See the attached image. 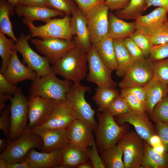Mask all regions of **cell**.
I'll return each instance as SVG.
<instances>
[{"label": "cell", "mask_w": 168, "mask_h": 168, "mask_svg": "<svg viewBox=\"0 0 168 168\" xmlns=\"http://www.w3.org/2000/svg\"><path fill=\"white\" fill-rule=\"evenodd\" d=\"M87 64V53L76 45L51 67L55 74L74 84H79L86 77Z\"/></svg>", "instance_id": "6da1fadb"}, {"label": "cell", "mask_w": 168, "mask_h": 168, "mask_svg": "<svg viewBox=\"0 0 168 168\" xmlns=\"http://www.w3.org/2000/svg\"><path fill=\"white\" fill-rule=\"evenodd\" d=\"M98 124L94 131L97 147L101 154L117 144L121 137L129 131V126L126 123L118 124L107 109L98 114Z\"/></svg>", "instance_id": "7a4b0ae2"}, {"label": "cell", "mask_w": 168, "mask_h": 168, "mask_svg": "<svg viewBox=\"0 0 168 168\" xmlns=\"http://www.w3.org/2000/svg\"><path fill=\"white\" fill-rule=\"evenodd\" d=\"M71 85V82L58 78L53 72L32 81L29 91V97L37 96L57 101H66Z\"/></svg>", "instance_id": "3957f363"}, {"label": "cell", "mask_w": 168, "mask_h": 168, "mask_svg": "<svg viewBox=\"0 0 168 168\" xmlns=\"http://www.w3.org/2000/svg\"><path fill=\"white\" fill-rule=\"evenodd\" d=\"M43 145L41 138L32 133L27 125L18 138L13 141L9 140L7 147L0 154V157L10 163L21 162L26 160L31 149L42 150Z\"/></svg>", "instance_id": "277c9868"}, {"label": "cell", "mask_w": 168, "mask_h": 168, "mask_svg": "<svg viewBox=\"0 0 168 168\" xmlns=\"http://www.w3.org/2000/svg\"><path fill=\"white\" fill-rule=\"evenodd\" d=\"M10 125L8 139L13 141L18 138L27 127L28 119V99L18 87L16 92L10 96Z\"/></svg>", "instance_id": "5b68a950"}, {"label": "cell", "mask_w": 168, "mask_h": 168, "mask_svg": "<svg viewBox=\"0 0 168 168\" xmlns=\"http://www.w3.org/2000/svg\"><path fill=\"white\" fill-rule=\"evenodd\" d=\"M90 91L87 86L72 84L67 93L66 98L71 105L76 119L84 121L89 123L94 131L97 124L95 120V111L85 98V94Z\"/></svg>", "instance_id": "8992f818"}, {"label": "cell", "mask_w": 168, "mask_h": 168, "mask_svg": "<svg viewBox=\"0 0 168 168\" xmlns=\"http://www.w3.org/2000/svg\"><path fill=\"white\" fill-rule=\"evenodd\" d=\"M144 141L133 131L125 133L118 141L122 149L125 168H141L144 153Z\"/></svg>", "instance_id": "52a82bcc"}, {"label": "cell", "mask_w": 168, "mask_h": 168, "mask_svg": "<svg viewBox=\"0 0 168 168\" xmlns=\"http://www.w3.org/2000/svg\"><path fill=\"white\" fill-rule=\"evenodd\" d=\"M31 38L30 34L26 35L22 32L17 38V41L15 43L14 49L22 56L23 63L35 71L38 77L53 72L48 59L39 55L30 47L28 40Z\"/></svg>", "instance_id": "ba28073f"}, {"label": "cell", "mask_w": 168, "mask_h": 168, "mask_svg": "<svg viewBox=\"0 0 168 168\" xmlns=\"http://www.w3.org/2000/svg\"><path fill=\"white\" fill-rule=\"evenodd\" d=\"M70 15H65L61 18L51 19L45 25L36 26L30 23L27 26L31 38L38 37L41 39L57 38L66 40H73L70 22Z\"/></svg>", "instance_id": "9c48e42d"}, {"label": "cell", "mask_w": 168, "mask_h": 168, "mask_svg": "<svg viewBox=\"0 0 168 168\" xmlns=\"http://www.w3.org/2000/svg\"><path fill=\"white\" fill-rule=\"evenodd\" d=\"M109 10L108 7L103 2L84 13L92 44L107 36Z\"/></svg>", "instance_id": "30bf717a"}, {"label": "cell", "mask_w": 168, "mask_h": 168, "mask_svg": "<svg viewBox=\"0 0 168 168\" xmlns=\"http://www.w3.org/2000/svg\"><path fill=\"white\" fill-rule=\"evenodd\" d=\"M87 80L96 84L97 87L115 88L117 84L112 77L113 71L103 62L93 45L87 53Z\"/></svg>", "instance_id": "8fae6325"}, {"label": "cell", "mask_w": 168, "mask_h": 168, "mask_svg": "<svg viewBox=\"0 0 168 168\" xmlns=\"http://www.w3.org/2000/svg\"><path fill=\"white\" fill-rule=\"evenodd\" d=\"M30 41L52 65L76 45L73 40L57 38L30 39Z\"/></svg>", "instance_id": "7c38bea8"}, {"label": "cell", "mask_w": 168, "mask_h": 168, "mask_svg": "<svg viewBox=\"0 0 168 168\" xmlns=\"http://www.w3.org/2000/svg\"><path fill=\"white\" fill-rule=\"evenodd\" d=\"M153 77V62L149 58L136 62L125 72L119 83L121 89L144 87Z\"/></svg>", "instance_id": "4fadbf2b"}, {"label": "cell", "mask_w": 168, "mask_h": 168, "mask_svg": "<svg viewBox=\"0 0 168 168\" xmlns=\"http://www.w3.org/2000/svg\"><path fill=\"white\" fill-rule=\"evenodd\" d=\"M115 119L119 125L127 123L133 125L136 132L148 144L152 136L158 135L155 126L146 111L132 110L116 116Z\"/></svg>", "instance_id": "5bb4252c"}, {"label": "cell", "mask_w": 168, "mask_h": 168, "mask_svg": "<svg viewBox=\"0 0 168 168\" xmlns=\"http://www.w3.org/2000/svg\"><path fill=\"white\" fill-rule=\"evenodd\" d=\"M71 15L70 27L73 40L77 45L87 53L93 44L91 42L85 15L78 7L73 11Z\"/></svg>", "instance_id": "9a60e30c"}, {"label": "cell", "mask_w": 168, "mask_h": 168, "mask_svg": "<svg viewBox=\"0 0 168 168\" xmlns=\"http://www.w3.org/2000/svg\"><path fill=\"white\" fill-rule=\"evenodd\" d=\"M76 119L71 106L67 100L57 101L48 119L38 126L52 130L66 129Z\"/></svg>", "instance_id": "2e32d148"}, {"label": "cell", "mask_w": 168, "mask_h": 168, "mask_svg": "<svg viewBox=\"0 0 168 168\" xmlns=\"http://www.w3.org/2000/svg\"><path fill=\"white\" fill-rule=\"evenodd\" d=\"M57 101L39 96L29 97L28 100V125L30 128L40 125L51 114Z\"/></svg>", "instance_id": "e0dca14e"}, {"label": "cell", "mask_w": 168, "mask_h": 168, "mask_svg": "<svg viewBox=\"0 0 168 168\" xmlns=\"http://www.w3.org/2000/svg\"><path fill=\"white\" fill-rule=\"evenodd\" d=\"M168 21V9L158 7L147 14L142 15L134 21L136 30L151 37L163 24Z\"/></svg>", "instance_id": "ac0fdd59"}, {"label": "cell", "mask_w": 168, "mask_h": 168, "mask_svg": "<svg viewBox=\"0 0 168 168\" xmlns=\"http://www.w3.org/2000/svg\"><path fill=\"white\" fill-rule=\"evenodd\" d=\"M31 132L42 138L43 145L42 151L49 152L63 147L69 141L67 138L66 129L52 130L40 126L31 128Z\"/></svg>", "instance_id": "d6986e66"}, {"label": "cell", "mask_w": 168, "mask_h": 168, "mask_svg": "<svg viewBox=\"0 0 168 168\" xmlns=\"http://www.w3.org/2000/svg\"><path fill=\"white\" fill-rule=\"evenodd\" d=\"M15 12L18 16L23 17V23L26 25L35 21L46 23L53 17L65 15L63 12L47 7L21 5H17L15 7Z\"/></svg>", "instance_id": "ffe728a7"}, {"label": "cell", "mask_w": 168, "mask_h": 168, "mask_svg": "<svg viewBox=\"0 0 168 168\" xmlns=\"http://www.w3.org/2000/svg\"><path fill=\"white\" fill-rule=\"evenodd\" d=\"M17 52L15 49H12L11 60L3 73L5 77L11 82L16 84L25 80H35L38 77L37 74L21 62Z\"/></svg>", "instance_id": "44dd1931"}, {"label": "cell", "mask_w": 168, "mask_h": 168, "mask_svg": "<svg viewBox=\"0 0 168 168\" xmlns=\"http://www.w3.org/2000/svg\"><path fill=\"white\" fill-rule=\"evenodd\" d=\"M66 130L69 142L80 146L88 148L95 140L92 128L84 121L76 119Z\"/></svg>", "instance_id": "7402d4cb"}, {"label": "cell", "mask_w": 168, "mask_h": 168, "mask_svg": "<svg viewBox=\"0 0 168 168\" xmlns=\"http://www.w3.org/2000/svg\"><path fill=\"white\" fill-rule=\"evenodd\" d=\"M63 147L49 152H38L32 148L26 159L30 168L55 167L61 163Z\"/></svg>", "instance_id": "603a6c76"}, {"label": "cell", "mask_w": 168, "mask_h": 168, "mask_svg": "<svg viewBox=\"0 0 168 168\" xmlns=\"http://www.w3.org/2000/svg\"><path fill=\"white\" fill-rule=\"evenodd\" d=\"M89 158L88 148L69 142L63 147L60 164L56 167H77L87 161Z\"/></svg>", "instance_id": "cb8c5ba5"}, {"label": "cell", "mask_w": 168, "mask_h": 168, "mask_svg": "<svg viewBox=\"0 0 168 168\" xmlns=\"http://www.w3.org/2000/svg\"><path fill=\"white\" fill-rule=\"evenodd\" d=\"M136 30L134 21H125L113 13L109 12L107 34L108 37L113 40H124L129 37Z\"/></svg>", "instance_id": "d4e9b609"}, {"label": "cell", "mask_w": 168, "mask_h": 168, "mask_svg": "<svg viewBox=\"0 0 168 168\" xmlns=\"http://www.w3.org/2000/svg\"><path fill=\"white\" fill-rule=\"evenodd\" d=\"M145 93L146 112L150 115L156 105L168 95L167 86L153 77L144 86Z\"/></svg>", "instance_id": "484cf974"}, {"label": "cell", "mask_w": 168, "mask_h": 168, "mask_svg": "<svg viewBox=\"0 0 168 168\" xmlns=\"http://www.w3.org/2000/svg\"><path fill=\"white\" fill-rule=\"evenodd\" d=\"M113 41L117 63L116 74L119 77H122L136 61L126 47L124 40H115Z\"/></svg>", "instance_id": "4316f807"}, {"label": "cell", "mask_w": 168, "mask_h": 168, "mask_svg": "<svg viewBox=\"0 0 168 168\" xmlns=\"http://www.w3.org/2000/svg\"><path fill=\"white\" fill-rule=\"evenodd\" d=\"M144 153L141 168H168V152L160 153L144 141Z\"/></svg>", "instance_id": "83f0119b"}, {"label": "cell", "mask_w": 168, "mask_h": 168, "mask_svg": "<svg viewBox=\"0 0 168 168\" xmlns=\"http://www.w3.org/2000/svg\"><path fill=\"white\" fill-rule=\"evenodd\" d=\"M104 63L112 70L117 67L113 40L108 37L93 44Z\"/></svg>", "instance_id": "f1b7e54d"}, {"label": "cell", "mask_w": 168, "mask_h": 168, "mask_svg": "<svg viewBox=\"0 0 168 168\" xmlns=\"http://www.w3.org/2000/svg\"><path fill=\"white\" fill-rule=\"evenodd\" d=\"M15 7L7 0H0V32L6 34L15 42L17 38L13 32L10 16L14 15Z\"/></svg>", "instance_id": "f546056e"}, {"label": "cell", "mask_w": 168, "mask_h": 168, "mask_svg": "<svg viewBox=\"0 0 168 168\" xmlns=\"http://www.w3.org/2000/svg\"><path fill=\"white\" fill-rule=\"evenodd\" d=\"M120 94V92L115 88L97 87L92 99L97 105L98 110L102 112L108 109L112 101Z\"/></svg>", "instance_id": "4dcf8cb0"}, {"label": "cell", "mask_w": 168, "mask_h": 168, "mask_svg": "<svg viewBox=\"0 0 168 168\" xmlns=\"http://www.w3.org/2000/svg\"><path fill=\"white\" fill-rule=\"evenodd\" d=\"M123 152L117 144L103 151L100 154L105 168H125L122 160Z\"/></svg>", "instance_id": "1f68e13d"}, {"label": "cell", "mask_w": 168, "mask_h": 168, "mask_svg": "<svg viewBox=\"0 0 168 168\" xmlns=\"http://www.w3.org/2000/svg\"><path fill=\"white\" fill-rule=\"evenodd\" d=\"M146 6L145 0H131L125 7L116 11L115 14L123 20H132L135 21L146 10Z\"/></svg>", "instance_id": "d6a6232c"}, {"label": "cell", "mask_w": 168, "mask_h": 168, "mask_svg": "<svg viewBox=\"0 0 168 168\" xmlns=\"http://www.w3.org/2000/svg\"><path fill=\"white\" fill-rule=\"evenodd\" d=\"M15 43L12 39L7 38L4 34L0 32V56L2 59L0 72H4L9 64Z\"/></svg>", "instance_id": "836d02e7"}, {"label": "cell", "mask_w": 168, "mask_h": 168, "mask_svg": "<svg viewBox=\"0 0 168 168\" xmlns=\"http://www.w3.org/2000/svg\"><path fill=\"white\" fill-rule=\"evenodd\" d=\"M150 116L155 123L161 122L168 124V95L156 105Z\"/></svg>", "instance_id": "e575fe53"}, {"label": "cell", "mask_w": 168, "mask_h": 168, "mask_svg": "<svg viewBox=\"0 0 168 168\" xmlns=\"http://www.w3.org/2000/svg\"><path fill=\"white\" fill-rule=\"evenodd\" d=\"M140 48L145 58H149L154 45L151 37L145 35L136 30L130 36Z\"/></svg>", "instance_id": "d590c367"}, {"label": "cell", "mask_w": 168, "mask_h": 168, "mask_svg": "<svg viewBox=\"0 0 168 168\" xmlns=\"http://www.w3.org/2000/svg\"><path fill=\"white\" fill-rule=\"evenodd\" d=\"M47 7L70 15L77 7L73 0H45Z\"/></svg>", "instance_id": "8d00e7d4"}, {"label": "cell", "mask_w": 168, "mask_h": 168, "mask_svg": "<svg viewBox=\"0 0 168 168\" xmlns=\"http://www.w3.org/2000/svg\"><path fill=\"white\" fill-rule=\"evenodd\" d=\"M153 77L168 85V58L153 62Z\"/></svg>", "instance_id": "74e56055"}, {"label": "cell", "mask_w": 168, "mask_h": 168, "mask_svg": "<svg viewBox=\"0 0 168 168\" xmlns=\"http://www.w3.org/2000/svg\"><path fill=\"white\" fill-rule=\"evenodd\" d=\"M107 109L114 117L125 114L132 110L125 100L120 95L112 101Z\"/></svg>", "instance_id": "f35d334b"}, {"label": "cell", "mask_w": 168, "mask_h": 168, "mask_svg": "<svg viewBox=\"0 0 168 168\" xmlns=\"http://www.w3.org/2000/svg\"><path fill=\"white\" fill-rule=\"evenodd\" d=\"M120 96L124 98L132 110L146 112L145 103L130 93L120 92Z\"/></svg>", "instance_id": "ab89813d"}, {"label": "cell", "mask_w": 168, "mask_h": 168, "mask_svg": "<svg viewBox=\"0 0 168 168\" xmlns=\"http://www.w3.org/2000/svg\"><path fill=\"white\" fill-rule=\"evenodd\" d=\"M168 57V42L154 45L149 58L154 62L163 60Z\"/></svg>", "instance_id": "60d3db41"}, {"label": "cell", "mask_w": 168, "mask_h": 168, "mask_svg": "<svg viewBox=\"0 0 168 168\" xmlns=\"http://www.w3.org/2000/svg\"><path fill=\"white\" fill-rule=\"evenodd\" d=\"M151 37L154 45L168 42V21L161 26Z\"/></svg>", "instance_id": "b9f144b4"}, {"label": "cell", "mask_w": 168, "mask_h": 168, "mask_svg": "<svg viewBox=\"0 0 168 168\" xmlns=\"http://www.w3.org/2000/svg\"><path fill=\"white\" fill-rule=\"evenodd\" d=\"M124 40L126 47L136 62L145 58L142 51L130 38H127Z\"/></svg>", "instance_id": "7bdbcfd3"}, {"label": "cell", "mask_w": 168, "mask_h": 168, "mask_svg": "<svg viewBox=\"0 0 168 168\" xmlns=\"http://www.w3.org/2000/svg\"><path fill=\"white\" fill-rule=\"evenodd\" d=\"M18 88L16 84L9 81L3 73L0 72V93L9 96L14 95Z\"/></svg>", "instance_id": "ee69618b"}, {"label": "cell", "mask_w": 168, "mask_h": 168, "mask_svg": "<svg viewBox=\"0 0 168 168\" xmlns=\"http://www.w3.org/2000/svg\"><path fill=\"white\" fill-rule=\"evenodd\" d=\"M155 126L161 144L168 152V124L157 122H155Z\"/></svg>", "instance_id": "f6af8a7d"}, {"label": "cell", "mask_w": 168, "mask_h": 168, "mask_svg": "<svg viewBox=\"0 0 168 168\" xmlns=\"http://www.w3.org/2000/svg\"><path fill=\"white\" fill-rule=\"evenodd\" d=\"M10 105H8L0 112V129L3 131L7 139L10 125Z\"/></svg>", "instance_id": "bcb514c9"}, {"label": "cell", "mask_w": 168, "mask_h": 168, "mask_svg": "<svg viewBox=\"0 0 168 168\" xmlns=\"http://www.w3.org/2000/svg\"><path fill=\"white\" fill-rule=\"evenodd\" d=\"M89 158L94 168H105L102 159L99 155L96 142L94 140L91 146L88 148Z\"/></svg>", "instance_id": "7dc6e473"}, {"label": "cell", "mask_w": 168, "mask_h": 168, "mask_svg": "<svg viewBox=\"0 0 168 168\" xmlns=\"http://www.w3.org/2000/svg\"><path fill=\"white\" fill-rule=\"evenodd\" d=\"M83 13L105 0H73Z\"/></svg>", "instance_id": "c3c4849f"}, {"label": "cell", "mask_w": 168, "mask_h": 168, "mask_svg": "<svg viewBox=\"0 0 168 168\" xmlns=\"http://www.w3.org/2000/svg\"><path fill=\"white\" fill-rule=\"evenodd\" d=\"M131 0H105L104 2L110 11H117L126 7Z\"/></svg>", "instance_id": "681fc988"}, {"label": "cell", "mask_w": 168, "mask_h": 168, "mask_svg": "<svg viewBox=\"0 0 168 168\" xmlns=\"http://www.w3.org/2000/svg\"><path fill=\"white\" fill-rule=\"evenodd\" d=\"M121 91L133 95L145 103L146 93L144 87L134 86L122 89Z\"/></svg>", "instance_id": "f907efd6"}, {"label": "cell", "mask_w": 168, "mask_h": 168, "mask_svg": "<svg viewBox=\"0 0 168 168\" xmlns=\"http://www.w3.org/2000/svg\"><path fill=\"white\" fill-rule=\"evenodd\" d=\"M18 5L47 7L45 0H19Z\"/></svg>", "instance_id": "816d5d0a"}, {"label": "cell", "mask_w": 168, "mask_h": 168, "mask_svg": "<svg viewBox=\"0 0 168 168\" xmlns=\"http://www.w3.org/2000/svg\"><path fill=\"white\" fill-rule=\"evenodd\" d=\"M146 10L151 6L161 7L168 9V0H145Z\"/></svg>", "instance_id": "f5cc1de1"}, {"label": "cell", "mask_w": 168, "mask_h": 168, "mask_svg": "<svg viewBox=\"0 0 168 168\" xmlns=\"http://www.w3.org/2000/svg\"><path fill=\"white\" fill-rule=\"evenodd\" d=\"M8 168H30L26 159L20 162L10 163Z\"/></svg>", "instance_id": "db71d44e"}, {"label": "cell", "mask_w": 168, "mask_h": 168, "mask_svg": "<svg viewBox=\"0 0 168 168\" xmlns=\"http://www.w3.org/2000/svg\"><path fill=\"white\" fill-rule=\"evenodd\" d=\"M10 96L0 93V112L6 107L5 102L9 100Z\"/></svg>", "instance_id": "11a10c76"}, {"label": "cell", "mask_w": 168, "mask_h": 168, "mask_svg": "<svg viewBox=\"0 0 168 168\" xmlns=\"http://www.w3.org/2000/svg\"><path fill=\"white\" fill-rule=\"evenodd\" d=\"M161 143L160 139L158 135L152 136L150 138L148 144L153 147Z\"/></svg>", "instance_id": "9f6ffc18"}, {"label": "cell", "mask_w": 168, "mask_h": 168, "mask_svg": "<svg viewBox=\"0 0 168 168\" xmlns=\"http://www.w3.org/2000/svg\"><path fill=\"white\" fill-rule=\"evenodd\" d=\"M9 142V139H0V151L2 152L5 150L7 147Z\"/></svg>", "instance_id": "6f0895ef"}, {"label": "cell", "mask_w": 168, "mask_h": 168, "mask_svg": "<svg viewBox=\"0 0 168 168\" xmlns=\"http://www.w3.org/2000/svg\"><path fill=\"white\" fill-rule=\"evenodd\" d=\"M9 164L6 160L0 157V168H8Z\"/></svg>", "instance_id": "680465c9"}, {"label": "cell", "mask_w": 168, "mask_h": 168, "mask_svg": "<svg viewBox=\"0 0 168 168\" xmlns=\"http://www.w3.org/2000/svg\"><path fill=\"white\" fill-rule=\"evenodd\" d=\"M153 147L156 151L160 153H163L166 151L161 143Z\"/></svg>", "instance_id": "91938a15"}, {"label": "cell", "mask_w": 168, "mask_h": 168, "mask_svg": "<svg viewBox=\"0 0 168 168\" xmlns=\"http://www.w3.org/2000/svg\"><path fill=\"white\" fill-rule=\"evenodd\" d=\"M77 168H93V165L91 162L86 161L79 166Z\"/></svg>", "instance_id": "94428289"}, {"label": "cell", "mask_w": 168, "mask_h": 168, "mask_svg": "<svg viewBox=\"0 0 168 168\" xmlns=\"http://www.w3.org/2000/svg\"><path fill=\"white\" fill-rule=\"evenodd\" d=\"M8 2L15 7L18 5L19 0H7Z\"/></svg>", "instance_id": "6125c7cd"}, {"label": "cell", "mask_w": 168, "mask_h": 168, "mask_svg": "<svg viewBox=\"0 0 168 168\" xmlns=\"http://www.w3.org/2000/svg\"><path fill=\"white\" fill-rule=\"evenodd\" d=\"M167 86V89H168V85Z\"/></svg>", "instance_id": "be15d7a7"}]
</instances>
